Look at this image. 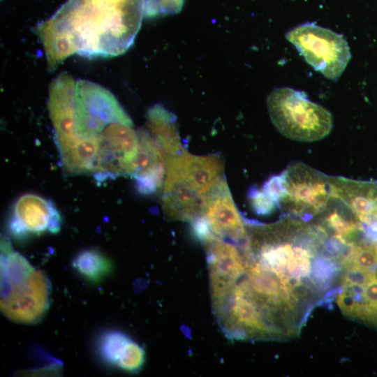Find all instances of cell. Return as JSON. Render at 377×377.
Returning a JSON list of instances; mask_svg holds the SVG:
<instances>
[{
	"mask_svg": "<svg viewBox=\"0 0 377 377\" xmlns=\"http://www.w3.org/2000/svg\"><path fill=\"white\" fill-rule=\"evenodd\" d=\"M249 198L252 208L258 214H269L277 206L276 202L263 189H251Z\"/></svg>",
	"mask_w": 377,
	"mask_h": 377,
	"instance_id": "cell-19",
	"label": "cell"
},
{
	"mask_svg": "<svg viewBox=\"0 0 377 377\" xmlns=\"http://www.w3.org/2000/svg\"><path fill=\"white\" fill-rule=\"evenodd\" d=\"M61 224V216L51 200L27 193L15 202L8 228L13 237L21 239L46 232L58 233Z\"/></svg>",
	"mask_w": 377,
	"mask_h": 377,
	"instance_id": "cell-10",
	"label": "cell"
},
{
	"mask_svg": "<svg viewBox=\"0 0 377 377\" xmlns=\"http://www.w3.org/2000/svg\"><path fill=\"white\" fill-rule=\"evenodd\" d=\"M247 260L270 272L291 303L303 313L336 297L344 268L311 221L283 216L252 223L243 245Z\"/></svg>",
	"mask_w": 377,
	"mask_h": 377,
	"instance_id": "cell-1",
	"label": "cell"
},
{
	"mask_svg": "<svg viewBox=\"0 0 377 377\" xmlns=\"http://www.w3.org/2000/svg\"><path fill=\"white\" fill-rule=\"evenodd\" d=\"M100 138L81 139L74 147L59 154L61 166L69 175H93L98 158Z\"/></svg>",
	"mask_w": 377,
	"mask_h": 377,
	"instance_id": "cell-16",
	"label": "cell"
},
{
	"mask_svg": "<svg viewBox=\"0 0 377 377\" xmlns=\"http://www.w3.org/2000/svg\"><path fill=\"white\" fill-rule=\"evenodd\" d=\"M138 343L119 331H107L98 340V353L107 364L126 370Z\"/></svg>",
	"mask_w": 377,
	"mask_h": 377,
	"instance_id": "cell-15",
	"label": "cell"
},
{
	"mask_svg": "<svg viewBox=\"0 0 377 377\" xmlns=\"http://www.w3.org/2000/svg\"><path fill=\"white\" fill-rule=\"evenodd\" d=\"M184 0H145L146 17L177 14L182 10Z\"/></svg>",
	"mask_w": 377,
	"mask_h": 377,
	"instance_id": "cell-18",
	"label": "cell"
},
{
	"mask_svg": "<svg viewBox=\"0 0 377 377\" xmlns=\"http://www.w3.org/2000/svg\"><path fill=\"white\" fill-rule=\"evenodd\" d=\"M286 38L308 64L332 80L342 74L351 58L348 44L342 35L312 22L291 29Z\"/></svg>",
	"mask_w": 377,
	"mask_h": 377,
	"instance_id": "cell-7",
	"label": "cell"
},
{
	"mask_svg": "<svg viewBox=\"0 0 377 377\" xmlns=\"http://www.w3.org/2000/svg\"><path fill=\"white\" fill-rule=\"evenodd\" d=\"M267 105L274 126L291 140L317 141L332 129L330 112L311 101L302 91L286 87L275 88L268 95Z\"/></svg>",
	"mask_w": 377,
	"mask_h": 377,
	"instance_id": "cell-5",
	"label": "cell"
},
{
	"mask_svg": "<svg viewBox=\"0 0 377 377\" xmlns=\"http://www.w3.org/2000/svg\"><path fill=\"white\" fill-rule=\"evenodd\" d=\"M138 133V152L130 176L140 193L151 195L163 185L168 156L143 128Z\"/></svg>",
	"mask_w": 377,
	"mask_h": 377,
	"instance_id": "cell-13",
	"label": "cell"
},
{
	"mask_svg": "<svg viewBox=\"0 0 377 377\" xmlns=\"http://www.w3.org/2000/svg\"><path fill=\"white\" fill-rule=\"evenodd\" d=\"M145 13V0H67L35 32L54 71L73 54L112 57L133 44Z\"/></svg>",
	"mask_w": 377,
	"mask_h": 377,
	"instance_id": "cell-2",
	"label": "cell"
},
{
	"mask_svg": "<svg viewBox=\"0 0 377 377\" xmlns=\"http://www.w3.org/2000/svg\"><path fill=\"white\" fill-rule=\"evenodd\" d=\"M47 109L59 154L81 139L100 138L113 121L131 119L110 91L66 72L50 82Z\"/></svg>",
	"mask_w": 377,
	"mask_h": 377,
	"instance_id": "cell-3",
	"label": "cell"
},
{
	"mask_svg": "<svg viewBox=\"0 0 377 377\" xmlns=\"http://www.w3.org/2000/svg\"><path fill=\"white\" fill-rule=\"evenodd\" d=\"M143 128L163 148L168 158L183 149L176 116L161 104L150 108Z\"/></svg>",
	"mask_w": 377,
	"mask_h": 377,
	"instance_id": "cell-14",
	"label": "cell"
},
{
	"mask_svg": "<svg viewBox=\"0 0 377 377\" xmlns=\"http://www.w3.org/2000/svg\"><path fill=\"white\" fill-rule=\"evenodd\" d=\"M276 205L283 216L309 220L326 206L332 192V176L302 162L292 163L279 175Z\"/></svg>",
	"mask_w": 377,
	"mask_h": 377,
	"instance_id": "cell-6",
	"label": "cell"
},
{
	"mask_svg": "<svg viewBox=\"0 0 377 377\" xmlns=\"http://www.w3.org/2000/svg\"><path fill=\"white\" fill-rule=\"evenodd\" d=\"M210 270V288L214 308L226 298L245 269L238 248L216 235L204 243Z\"/></svg>",
	"mask_w": 377,
	"mask_h": 377,
	"instance_id": "cell-11",
	"label": "cell"
},
{
	"mask_svg": "<svg viewBox=\"0 0 377 377\" xmlns=\"http://www.w3.org/2000/svg\"><path fill=\"white\" fill-rule=\"evenodd\" d=\"M223 177V162L220 156H197L184 149L168 158L163 187L205 200Z\"/></svg>",
	"mask_w": 377,
	"mask_h": 377,
	"instance_id": "cell-8",
	"label": "cell"
},
{
	"mask_svg": "<svg viewBox=\"0 0 377 377\" xmlns=\"http://www.w3.org/2000/svg\"><path fill=\"white\" fill-rule=\"evenodd\" d=\"M202 215L217 237L236 243L245 239L247 222L236 207L224 177L206 195Z\"/></svg>",
	"mask_w": 377,
	"mask_h": 377,
	"instance_id": "cell-12",
	"label": "cell"
},
{
	"mask_svg": "<svg viewBox=\"0 0 377 377\" xmlns=\"http://www.w3.org/2000/svg\"><path fill=\"white\" fill-rule=\"evenodd\" d=\"M138 148V133L134 129L131 119L110 124L101 135L97 162L92 175L97 183L119 176H130Z\"/></svg>",
	"mask_w": 377,
	"mask_h": 377,
	"instance_id": "cell-9",
	"label": "cell"
},
{
	"mask_svg": "<svg viewBox=\"0 0 377 377\" xmlns=\"http://www.w3.org/2000/svg\"><path fill=\"white\" fill-rule=\"evenodd\" d=\"M51 286L47 276L36 269L10 242L1 240V310L13 321L34 324L50 306Z\"/></svg>",
	"mask_w": 377,
	"mask_h": 377,
	"instance_id": "cell-4",
	"label": "cell"
},
{
	"mask_svg": "<svg viewBox=\"0 0 377 377\" xmlns=\"http://www.w3.org/2000/svg\"><path fill=\"white\" fill-rule=\"evenodd\" d=\"M72 265L82 276L94 283L102 281L112 269L109 258L95 249L84 250L78 253Z\"/></svg>",
	"mask_w": 377,
	"mask_h": 377,
	"instance_id": "cell-17",
	"label": "cell"
}]
</instances>
